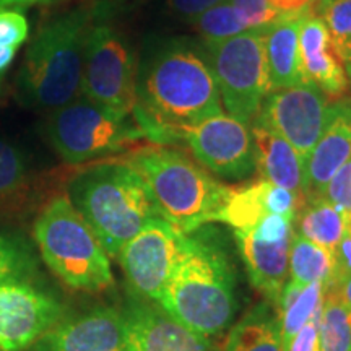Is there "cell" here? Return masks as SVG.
Masks as SVG:
<instances>
[{"label": "cell", "instance_id": "6da1fadb", "mask_svg": "<svg viewBox=\"0 0 351 351\" xmlns=\"http://www.w3.org/2000/svg\"><path fill=\"white\" fill-rule=\"evenodd\" d=\"M223 112L208 57L195 44L169 39L137 70L134 117L153 143L168 140L174 129Z\"/></svg>", "mask_w": 351, "mask_h": 351}, {"label": "cell", "instance_id": "7a4b0ae2", "mask_svg": "<svg viewBox=\"0 0 351 351\" xmlns=\"http://www.w3.org/2000/svg\"><path fill=\"white\" fill-rule=\"evenodd\" d=\"M212 232L202 226L186 234L158 302L166 314L205 339L225 330L236 313L231 263Z\"/></svg>", "mask_w": 351, "mask_h": 351}, {"label": "cell", "instance_id": "3957f363", "mask_svg": "<svg viewBox=\"0 0 351 351\" xmlns=\"http://www.w3.org/2000/svg\"><path fill=\"white\" fill-rule=\"evenodd\" d=\"M67 197L109 257L119 256L152 218L161 217L150 189L125 160H103L70 179Z\"/></svg>", "mask_w": 351, "mask_h": 351}, {"label": "cell", "instance_id": "277c9868", "mask_svg": "<svg viewBox=\"0 0 351 351\" xmlns=\"http://www.w3.org/2000/svg\"><path fill=\"white\" fill-rule=\"evenodd\" d=\"M95 16V8L78 7L39 29L16 77L21 103L57 109L77 98L85 44Z\"/></svg>", "mask_w": 351, "mask_h": 351}, {"label": "cell", "instance_id": "5b68a950", "mask_svg": "<svg viewBox=\"0 0 351 351\" xmlns=\"http://www.w3.org/2000/svg\"><path fill=\"white\" fill-rule=\"evenodd\" d=\"M138 171L160 215L184 234L217 221L230 186L176 148L145 145L125 158Z\"/></svg>", "mask_w": 351, "mask_h": 351}, {"label": "cell", "instance_id": "8992f818", "mask_svg": "<svg viewBox=\"0 0 351 351\" xmlns=\"http://www.w3.org/2000/svg\"><path fill=\"white\" fill-rule=\"evenodd\" d=\"M33 238L44 263L73 291L101 293L114 285L108 252L67 195L44 205Z\"/></svg>", "mask_w": 351, "mask_h": 351}, {"label": "cell", "instance_id": "52a82bcc", "mask_svg": "<svg viewBox=\"0 0 351 351\" xmlns=\"http://www.w3.org/2000/svg\"><path fill=\"white\" fill-rule=\"evenodd\" d=\"M47 135L57 155L72 166L108 160L148 140L134 116L86 98H75L57 108L47 122Z\"/></svg>", "mask_w": 351, "mask_h": 351}, {"label": "cell", "instance_id": "ba28073f", "mask_svg": "<svg viewBox=\"0 0 351 351\" xmlns=\"http://www.w3.org/2000/svg\"><path fill=\"white\" fill-rule=\"evenodd\" d=\"M267 28L204 43L223 106L231 117L249 125L271 91L265 54Z\"/></svg>", "mask_w": 351, "mask_h": 351}, {"label": "cell", "instance_id": "9c48e42d", "mask_svg": "<svg viewBox=\"0 0 351 351\" xmlns=\"http://www.w3.org/2000/svg\"><path fill=\"white\" fill-rule=\"evenodd\" d=\"M80 91L83 98L134 116L137 106V65L129 43L116 26L101 20L88 32Z\"/></svg>", "mask_w": 351, "mask_h": 351}, {"label": "cell", "instance_id": "30bf717a", "mask_svg": "<svg viewBox=\"0 0 351 351\" xmlns=\"http://www.w3.org/2000/svg\"><path fill=\"white\" fill-rule=\"evenodd\" d=\"M186 140L200 166L225 181H244L256 173V148L249 124L230 114H218L192 125L174 129L171 135Z\"/></svg>", "mask_w": 351, "mask_h": 351}, {"label": "cell", "instance_id": "8fae6325", "mask_svg": "<svg viewBox=\"0 0 351 351\" xmlns=\"http://www.w3.org/2000/svg\"><path fill=\"white\" fill-rule=\"evenodd\" d=\"M186 234L163 217L152 218L121 249L119 263L134 295L160 302Z\"/></svg>", "mask_w": 351, "mask_h": 351}, {"label": "cell", "instance_id": "7c38bea8", "mask_svg": "<svg viewBox=\"0 0 351 351\" xmlns=\"http://www.w3.org/2000/svg\"><path fill=\"white\" fill-rule=\"evenodd\" d=\"M234 236L252 287L275 306L288 282L295 219L269 215L247 230L234 231Z\"/></svg>", "mask_w": 351, "mask_h": 351}, {"label": "cell", "instance_id": "4fadbf2b", "mask_svg": "<svg viewBox=\"0 0 351 351\" xmlns=\"http://www.w3.org/2000/svg\"><path fill=\"white\" fill-rule=\"evenodd\" d=\"M330 99L311 85L280 88L267 95L257 116L288 140L307 163L326 129Z\"/></svg>", "mask_w": 351, "mask_h": 351}, {"label": "cell", "instance_id": "5bb4252c", "mask_svg": "<svg viewBox=\"0 0 351 351\" xmlns=\"http://www.w3.org/2000/svg\"><path fill=\"white\" fill-rule=\"evenodd\" d=\"M64 317V306L33 282L0 285V351L29 350Z\"/></svg>", "mask_w": 351, "mask_h": 351}, {"label": "cell", "instance_id": "9a60e30c", "mask_svg": "<svg viewBox=\"0 0 351 351\" xmlns=\"http://www.w3.org/2000/svg\"><path fill=\"white\" fill-rule=\"evenodd\" d=\"M121 314L129 351H212L208 339L134 293L127 298Z\"/></svg>", "mask_w": 351, "mask_h": 351}, {"label": "cell", "instance_id": "2e32d148", "mask_svg": "<svg viewBox=\"0 0 351 351\" xmlns=\"http://www.w3.org/2000/svg\"><path fill=\"white\" fill-rule=\"evenodd\" d=\"M29 351H129L121 311L96 306L62 317Z\"/></svg>", "mask_w": 351, "mask_h": 351}, {"label": "cell", "instance_id": "e0dca14e", "mask_svg": "<svg viewBox=\"0 0 351 351\" xmlns=\"http://www.w3.org/2000/svg\"><path fill=\"white\" fill-rule=\"evenodd\" d=\"M300 67L304 85L315 86L330 101L350 88L343 60L333 47L326 23L315 13L304 15L300 26Z\"/></svg>", "mask_w": 351, "mask_h": 351}, {"label": "cell", "instance_id": "ac0fdd59", "mask_svg": "<svg viewBox=\"0 0 351 351\" xmlns=\"http://www.w3.org/2000/svg\"><path fill=\"white\" fill-rule=\"evenodd\" d=\"M306 200L288 189L269 181H258L243 187H231L217 215V221L226 223L234 231L247 230L269 215L296 219Z\"/></svg>", "mask_w": 351, "mask_h": 351}, {"label": "cell", "instance_id": "d6986e66", "mask_svg": "<svg viewBox=\"0 0 351 351\" xmlns=\"http://www.w3.org/2000/svg\"><path fill=\"white\" fill-rule=\"evenodd\" d=\"M351 160V101L335 99L322 135L306 163L307 197L322 195L332 178ZM306 197V199H307Z\"/></svg>", "mask_w": 351, "mask_h": 351}, {"label": "cell", "instance_id": "ffe728a7", "mask_svg": "<svg viewBox=\"0 0 351 351\" xmlns=\"http://www.w3.org/2000/svg\"><path fill=\"white\" fill-rule=\"evenodd\" d=\"M256 148V171L263 181L288 189L306 200V161L288 140L256 117L251 125Z\"/></svg>", "mask_w": 351, "mask_h": 351}, {"label": "cell", "instance_id": "44dd1931", "mask_svg": "<svg viewBox=\"0 0 351 351\" xmlns=\"http://www.w3.org/2000/svg\"><path fill=\"white\" fill-rule=\"evenodd\" d=\"M302 16H285L265 33V54L271 91L302 85L300 67V26Z\"/></svg>", "mask_w": 351, "mask_h": 351}, {"label": "cell", "instance_id": "7402d4cb", "mask_svg": "<svg viewBox=\"0 0 351 351\" xmlns=\"http://www.w3.org/2000/svg\"><path fill=\"white\" fill-rule=\"evenodd\" d=\"M296 234L335 252L343 239L350 217L326 195L307 197L295 219Z\"/></svg>", "mask_w": 351, "mask_h": 351}, {"label": "cell", "instance_id": "603a6c76", "mask_svg": "<svg viewBox=\"0 0 351 351\" xmlns=\"http://www.w3.org/2000/svg\"><path fill=\"white\" fill-rule=\"evenodd\" d=\"M324 296H326V285L320 282L296 285L288 280L285 285L282 295L275 304L285 351L301 332V328L320 314Z\"/></svg>", "mask_w": 351, "mask_h": 351}, {"label": "cell", "instance_id": "cb8c5ba5", "mask_svg": "<svg viewBox=\"0 0 351 351\" xmlns=\"http://www.w3.org/2000/svg\"><path fill=\"white\" fill-rule=\"evenodd\" d=\"M225 351H285L275 306H254L228 333Z\"/></svg>", "mask_w": 351, "mask_h": 351}, {"label": "cell", "instance_id": "d4e9b609", "mask_svg": "<svg viewBox=\"0 0 351 351\" xmlns=\"http://www.w3.org/2000/svg\"><path fill=\"white\" fill-rule=\"evenodd\" d=\"M335 275V254L311 243L295 232L289 251V282L309 285L320 282L326 289L332 287Z\"/></svg>", "mask_w": 351, "mask_h": 351}, {"label": "cell", "instance_id": "484cf974", "mask_svg": "<svg viewBox=\"0 0 351 351\" xmlns=\"http://www.w3.org/2000/svg\"><path fill=\"white\" fill-rule=\"evenodd\" d=\"M29 191V166L16 145L0 138V210L19 207Z\"/></svg>", "mask_w": 351, "mask_h": 351}, {"label": "cell", "instance_id": "4316f807", "mask_svg": "<svg viewBox=\"0 0 351 351\" xmlns=\"http://www.w3.org/2000/svg\"><path fill=\"white\" fill-rule=\"evenodd\" d=\"M320 351H351V313L332 289H326L319 320Z\"/></svg>", "mask_w": 351, "mask_h": 351}, {"label": "cell", "instance_id": "83f0119b", "mask_svg": "<svg viewBox=\"0 0 351 351\" xmlns=\"http://www.w3.org/2000/svg\"><path fill=\"white\" fill-rule=\"evenodd\" d=\"M38 274L36 257L23 236L0 231V285L33 282Z\"/></svg>", "mask_w": 351, "mask_h": 351}, {"label": "cell", "instance_id": "f1b7e54d", "mask_svg": "<svg viewBox=\"0 0 351 351\" xmlns=\"http://www.w3.org/2000/svg\"><path fill=\"white\" fill-rule=\"evenodd\" d=\"M191 23L204 39V43L228 39L254 29L243 13L232 5L230 0H223L215 7L208 8Z\"/></svg>", "mask_w": 351, "mask_h": 351}, {"label": "cell", "instance_id": "f546056e", "mask_svg": "<svg viewBox=\"0 0 351 351\" xmlns=\"http://www.w3.org/2000/svg\"><path fill=\"white\" fill-rule=\"evenodd\" d=\"M315 12L326 23L333 47L348 72L351 69V0H319Z\"/></svg>", "mask_w": 351, "mask_h": 351}, {"label": "cell", "instance_id": "4dcf8cb0", "mask_svg": "<svg viewBox=\"0 0 351 351\" xmlns=\"http://www.w3.org/2000/svg\"><path fill=\"white\" fill-rule=\"evenodd\" d=\"M28 33L29 25L23 13L16 8H0V47L19 49Z\"/></svg>", "mask_w": 351, "mask_h": 351}, {"label": "cell", "instance_id": "1f68e13d", "mask_svg": "<svg viewBox=\"0 0 351 351\" xmlns=\"http://www.w3.org/2000/svg\"><path fill=\"white\" fill-rule=\"evenodd\" d=\"M230 2L243 13L252 28H263L285 19L271 8L269 0H230Z\"/></svg>", "mask_w": 351, "mask_h": 351}, {"label": "cell", "instance_id": "d6a6232c", "mask_svg": "<svg viewBox=\"0 0 351 351\" xmlns=\"http://www.w3.org/2000/svg\"><path fill=\"white\" fill-rule=\"evenodd\" d=\"M351 218V160L327 184L324 194Z\"/></svg>", "mask_w": 351, "mask_h": 351}, {"label": "cell", "instance_id": "836d02e7", "mask_svg": "<svg viewBox=\"0 0 351 351\" xmlns=\"http://www.w3.org/2000/svg\"><path fill=\"white\" fill-rule=\"evenodd\" d=\"M219 2L223 0H168V5L179 19L192 21Z\"/></svg>", "mask_w": 351, "mask_h": 351}, {"label": "cell", "instance_id": "e575fe53", "mask_svg": "<svg viewBox=\"0 0 351 351\" xmlns=\"http://www.w3.org/2000/svg\"><path fill=\"white\" fill-rule=\"evenodd\" d=\"M319 320L320 314L301 328V332L293 339L287 351H320L319 345Z\"/></svg>", "mask_w": 351, "mask_h": 351}, {"label": "cell", "instance_id": "d590c367", "mask_svg": "<svg viewBox=\"0 0 351 351\" xmlns=\"http://www.w3.org/2000/svg\"><path fill=\"white\" fill-rule=\"evenodd\" d=\"M333 254H335V275H333L332 287L351 275V218L343 239L340 241L339 247Z\"/></svg>", "mask_w": 351, "mask_h": 351}, {"label": "cell", "instance_id": "8d00e7d4", "mask_svg": "<svg viewBox=\"0 0 351 351\" xmlns=\"http://www.w3.org/2000/svg\"><path fill=\"white\" fill-rule=\"evenodd\" d=\"M271 8L282 16H304L315 13L319 0H269Z\"/></svg>", "mask_w": 351, "mask_h": 351}, {"label": "cell", "instance_id": "74e56055", "mask_svg": "<svg viewBox=\"0 0 351 351\" xmlns=\"http://www.w3.org/2000/svg\"><path fill=\"white\" fill-rule=\"evenodd\" d=\"M327 289H332V291L337 295V298L341 301V304H343L351 313V275L346 276V278L341 280V282L333 285V287Z\"/></svg>", "mask_w": 351, "mask_h": 351}, {"label": "cell", "instance_id": "f35d334b", "mask_svg": "<svg viewBox=\"0 0 351 351\" xmlns=\"http://www.w3.org/2000/svg\"><path fill=\"white\" fill-rule=\"evenodd\" d=\"M15 47H0V77L7 72V69L10 67L13 59L16 56Z\"/></svg>", "mask_w": 351, "mask_h": 351}, {"label": "cell", "instance_id": "ab89813d", "mask_svg": "<svg viewBox=\"0 0 351 351\" xmlns=\"http://www.w3.org/2000/svg\"><path fill=\"white\" fill-rule=\"evenodd\" d=\"M52 0H0V8H8V7H29V5H38V3H47Z\"/></svg>", "mask_w": 351, "mask_h": 351}, {"label": "cell", "instance_id": "60d3db41", "mask_svg": "<svg viewBox=\"0 0 351 351\" xmlns=\"http://www.w3.org/2000/svg\"><path fill=\"white\" fill-rule=\"evenodd\" d=\"M346 75H348V80H350V88H351V69L346 72Z\"/></svg>", "mask_w": 351, "mask_h": 351}]
</instances>
